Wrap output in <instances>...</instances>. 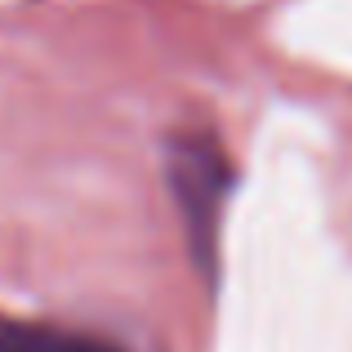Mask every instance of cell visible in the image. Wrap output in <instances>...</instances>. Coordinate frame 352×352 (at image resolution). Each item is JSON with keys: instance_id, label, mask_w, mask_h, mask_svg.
I'll list each match as a JSON object with an SVG mask.
<instances>
[{"instance_id": "1", "label": "cell", "mask_w": 352, "mask_h": 352, "mask_svg": "<svg viewBox=\"0 0 352 352\" xmlns=\"http://www.w3.org/2000/svg\"><path fill=\"white\" fill-rule=\"evenodd\" d=\"M165 183L179 206L183 232L197 272L214 285L219 276V241H223V206L232 192V161L206 134H183L165 152Z\"/></svg>"}, {"instance_id": "2", "label": "cell", "mask_w": 352, "mask_h": 352, "mask_svg": "<svg viewBox=\"0 0 352 352\" xmlns=\"http://www.w3.org/2000/svg\"><path fill=\"white\" fill-rule=\"evenodd\" d=\"M0 352H120L116 344L85 330H67L54 321L0 317Z\"/></svg>"}]
</instances>
